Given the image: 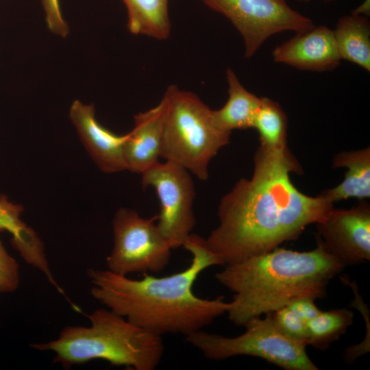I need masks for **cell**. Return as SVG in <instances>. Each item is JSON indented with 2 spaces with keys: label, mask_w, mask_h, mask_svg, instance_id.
<instances>
[{
  "label": "cell",
  "mask_w": 370,
  "mask_h": 370,
  "mask_svg": "<svg viewBox=\"0 0 370 370\" xmlns=\"http://www.w3.org/2000/svg\"><path fill=\"white\" fill-rule=\"evenodd\" d=\"M254 162L251 178L240 179L221 199L219 225L205 238L223 266L297 239L334 208L321 195H306L294 186L290 173L301 168L287 147L260 146Z\"/></svg>",
  "instance_id": "1"
},
{
  "label": "cell",
  "mask_w": 370,
  "mask_h": 370,
  "mask_svg": "<svg viewBox=\"0 0 370 370\" xmlns=\"http://www.w3.org/2000/svg\"><path fill=\"white\" fill-rule=\"evenodd\" d=\"M182 247L192 255L190 265L164 277L144 273L143 278L135 280L108 269H90L92 296L133 324L161 336H186L202 330L227 312L229 302L222 296L201 298L193 287L204 270L223 263L197 234L192 233Z\"/></svg>",
  "instance_id": "2"
},
{
  "label": "cell",
  "mask_w": 370,
  "mask_h": 370,
  "mask_svg": "<svg viewBox=\"0 0 370 370\" xmlns=\"http://www.w3.org/2000/svg\"><path fill=\"white\" fill-rule=\"evenodd\" d=\"M345 267L317 241L316 248L310 251L276 247L226 264L215 278L234 293L226 312L229 319L244 325L295 299L324 297L329 281Z\"/></svg>",
  "instance_id": "3"
},
{
  "label": "cell",
  "mask_w": 370,
  "mask_h": 370,
  "mask_svg": "<svg viewBox=\"0 0 370 370\" xmlns=\"http://www.w3.org/2000/svg\"><path fill=\"white\" fill-rule=\"evenodd\" d=\"M88 318L90 326L66 327L58 338L31 347L53 352V361L67 368L95 359L136 370H153L160 364L164 352L161 336L106 307L94 310Z\"/></svg>",
  "instance_id": "4"
},
{
  "label": "cell",
  "mask_w": 370,
  "mask_h": 370,
  "mask_svg": "<svg viewBox=\"0 0 370 370\" xmlns=\"http://www.w3.org/2000/svg\"><path fill=\"white\" fill-rule=\"evenodd\" d=\"M162 99L165 109L160 158L207 180L209 164L230 143L231 132L217 126L212 110L191 92L171 85Z\"/></svg>",
  "instance_id": "5"
},
{
  "label": "cell",
  "mask_w": 370,
  "mask_h": 370,
  "mask_svg": "<svg viewBox=\"0 0 370 370\" xmlns=\"http://www.w3.org/2000/svg\"><path fill=\"white\" fill-rule=\"evenodd\" d=\"M246 330L235 337L202 330L186 336V341L207 358L224 360L237 356L258 357L286 370H317L306 353L307 345L284 333L272 312L250 319Z\"/></svg>",
  "instance_id": "6"
},
{
  "label": "cell",
  "mask_w": 370,
  "mask_h": 370,
  "mask_svg": "<svg viewBox=\"0 0 370 370\" xmlns=\"http://www.w3.org/2000/svg\"><path fill=\"white\" fill-rule=\"evenodd\" d=\"M120 208L112 220L114 244L106 258L108 270L122 275L160 272L169 263L171 247L156 221Z\"/></svg>",
  "instance_id": "7"
},
{
  "label": "cell",
  "mask_w": 370,
  "mask_h": 370,
  "mask_svg": "<svg viewBox=\"0 0 370 370\" xmlns=\"http://www.w3.org/2000/svg\"><path fill=\"white\" fill-rule=\"evenodd\" d=\"M227 18L242 36L245 56L252 57L270 36L286 31L306 32L315 25L286 0H203Z\"/></svg>",
  "instance_id": "8"
},
{
  "label": "cell",
  "mask_w": 370,
  "mask_h": 370,
  "mask_svg": "<svg viewBox=\"0 0 370 370\" xmlns=\"http://www.w3.org/2000/svg\"><path fill=\"white\" fill-rule=\"evenodd\" d=\"M190 173L165 160L141 174L144 188H154L160 201L157 225L171 249L183 246L196 224L193 212L195 189Z\"/></svg>",
  "instance_id": "9"
},
{
  "label": "cell",
  "mask_w": 370,
  "mask_h": 370,
  "mask_svg": "<svg viewBox=\"0 0 370 370\" xmlns=\"http://www.w3.org/2000/svg\"><path fill=\"white\" fill-rule=\"evenodd\" d=\"M317 241L343 264L370 260V205L362 200L349 209L333 208L316 223Z\"/></svg>",
  "instance_id": "10"
},
{
  "label": "cell",
  "mask_w": 370,
  "mask_h": 370,
  "mask_svg": "<svg viewBox=\"0 0 370 370\" xmlns=\"http://www.w3.org/2000/svg\"><path fill=\"white\" fill-rule=\"evenodd\" d=\"M69 115L86 151L100 170L107 173L127 170L124 147L127 134L117 135L102 126L95 118L93 104L75 100Z\"/></svg>",
  "instance_id": "11"
},
{
  "label": "cell",
  "mask_w": 370,
  "mask_h": 370,
  "mask_svg": "<svg viewBox=\"0 0 370 370\" xmlns=\"http://www.w3.org/2000/svg\"><path fill=\"white\" fill-rule=\"evenodd\" d=\"M272 56L275 62L311 71L334 70L341 60L333 30L325 25L297 33L275 47Z\"/></svg>",
  "instance_id": "12"
},
{
  "label": "cell",
  "mask_w": 370,
  "mask_h": 370,
  "mask_svg": "<svg viewBox=\"0 0 370 370\" xmlns=\"http://www.w3.org/2000/svg\"><path fill=\"white\" fill-rule=\"evenodd\" d=\"M164 109L162 99L156 106L134 116L124 147L127 170L141 175L159 162Z\"/></svg>",
  "instance_id": "13"
},
{
  "label": "cell",
  "mask_w": 370,
  "mask_h": 370,
  "mask_svg": "<svg viewBox=\"0 0 370 370\" xmlns=\"http://www.w3.org/2000/svg\"><path fill=\"white\" fill-rule=\"evenodd\" d=\"M334 168L346 167L343 180L320 194L332 203L349 198L364 200L370 197V147L337 153Z\"/></svg>",
  "instance_id": "14"
},
{
  "label": "cell",
  "mask_w": 370,
  "mask_h": 370,
  "mask_svg": "<svg viewBox=\"0 0 370 370\" xmlns=\"http://www.w3.org/2000/svg\"><path fill=\"white\" fill-rule=\"evenodd\" d=\"M226 79L228 99L222 108L212 111L215 123L229 132L252 128L262 97L248 91L231 68L226 70Z\"/></svg>",
  "instance_id": "15"
},
{
  "label": "cell",
  "mask_w": 370,
  "mask_h": 370,
  "mask_svg": "<svg viewBox=\"0 0 370 370\" xmlns=\"http://www.w3.org/2000/svg\"><path fill=\"white\" fill-rule=\"evenodd\" d=\"M341 60L370 71V23L366 16L351 14L341 17L333 30Z\"/></svg>",
  "instance_id": "16"
},
{
  "label": "cell",
  "mask_w": 370,
  "mask_h": 370,
  "mask_svg": "<svg viewBox=\"0 0 370 370\" xmlns=\"http://www.w3.org/2000/svg\"><path fill=\"white\" fill-rule=\"evenodd\" d=\"M127 12V27L133 34L158 40L169 38V0H122Z\"/></svg>",
  "instance_id": "17"
},
{
  "label": "cell",
  "mask_w": 370,
  "mask_h": 370,
  "mask_svg": "<svg viewBox=\"0 0 370 370\" xmlns=\"http://www.w3.org/2000/svg\"><path fill=\"white\" fill-rule=\"evenodd\" d=\"M22 211L21 206L0 197V231L9 232L13 246L29 264H36L45 258L43 246L35 232L21 220Z\"/></svg>",
  "instance_id": "18"
},
{
  "label": "cell",
  "mask_w": 370,
  "mask_h": 370,
  "mask_svg": "<svg viewBox=\"0 0 370 370\" xmlns=\"http://www.w3.org/2000/svg\"><path fill=\"white\" fill-rule=\"evenodd\" d=\"M252 128L258 133L261 147L269 149L287 147V117L276 101L262 97Z\"/></svg>",
  "instance_id": "19"
},
{
  "label": "cell",
  "mask_w": 370,
  "mask_h": 370,
  "mask_svg": "<svg viewBox=\"0 0 370 370\" xmlns=\"http://www.w3.org/2000/svg\"><path fill=\"white\" fill-rule=\"evenodd\" d=\"M354 313L347 308L321 311L306 322L308 345L324 350L343 335L352 325Z\"/></svg>",
  "instance_id": "20"
},
{
  "label": "cell",
  "mask_w": 370,
  "mask_h": 370,
  "mask_svg": "<svg viewBox=\"0 0 370 370\" xmlns=\"http://www.w3.org/2000/svg\"><path fill=\"white\" fill-rule=\"evenodd\" d=\"M272 314L277 325L284 333L308 345L309 336L305 321L286 306L272 312Z\"/></svg>",
  "instance_id": "21"
},
{
  "label": "cell",
  "mask_w": 370,
  "mask_h": 370,
  "mask_svg": "<svg viewBox=\"0 0 370 370\" xmlns=\"http://www.w3.org/2000/svg\"><path fill=\"white\" fill-rule=\"evenodd\" d=\"M19 284V265L0 240V293L13 292Z\"/></svg>",
  "instance_id": "22"
},
{
  "label": "cell",
  "mask_w": 370,
  "mask_h": 370,
  "mask_svg": "<svg viewBox=\"0 0 370 370\" xmlns=\"http://www.w3.org/2000/svg\"><path fill=\"white\" fill-rule=\"evenodd\" d=\"M49 29L56 34L65 37L69 33L67 23L60 10V0H41Z\"/></svg>",
  "instance_id": "23"
},
{
  "label": "cell",
  "mask_w": 370,
  "mask_h": 370,
  "mask_svg": "<svg viewBox=\"0 0 370 370\" xmlns=\"http://www.w3.org/2000/svg\"><path fill=\"white\" fill-rule=\"evenodd\" d=\"M286 306L306 323L315 317L321 310L314 304V299L308 297L295 299Z\"/></svg>",
  "instance_id": "24"
},
{
  "label": "cell",
  "mask_w": 370,
  "mask_h": 370,
  "mask_svg": "<svg viewBox=\"0 0 370 370\" xmlns=\"http://www.w3.org/2000/svg\"><path fill=\"white\" fill-rule=\"evenodd\" d=\"M370 12V1L369 0H365L358 8L354 9L352 12V14L361 15L367 17L369 16Z\"/></svg>",
  "instance_id": "25"
},
{
  "label": "cell",
  "mask_w": 370,
  "mask_h": 370,
  "mask_svg": "<svg viewBox=\"0 0 370 370\" xmlns=\"http://www.w3.org/2000/svg\"><path fill=\"white\" fill-rule=\"evenodd\" d=\"M298 1H304V2H308V1H310V0H298ZM325 1H331V0H325Z\"/></svg>",
  "instance_id": "26"
}]
</instances>
